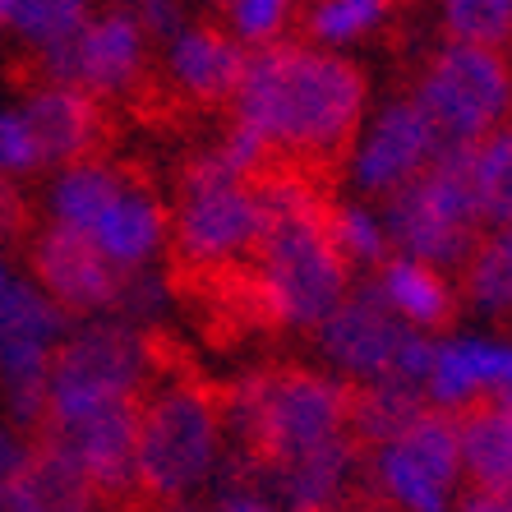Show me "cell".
I'll return each instance as SVG.
<instances>
[{
	"instance_id": "cell-1",
	"label": "cell",
	"mask_w": 512,
	"mask_h": 512,
	"mask_svg": "<svg viewBox=\"0 0 512 512\" xmlns=\"http://www.w3.org/2000/svg\"><path fill=\"white\" fill-rule=\"evenodd\" d=\"M231 120L259 134L282 167H328L370 120V79L351 56L291 37L245 60Z\"/></svg>"
},
{
	"instance_id": "cell-2",
	"label": "cell",
	"mask_w": 512,
	"mask_h": 512,
	"mask_svg": "<svg viewBox=\"0 0 512 512\" xmlns=\"http://www.w3.org/2000/svg\"><path fill=\"white\" fill-rule=\"evenodd\" d=\"M263 199V245L250 268L222 273L231 296L240 300V319L268 328L319 333L351 296V268L337 254L328 231V194L319 190L314 171L277 162L259 180Z\"/></svg>"
},
{
	"instance_id": "cell-3",
	"label": "cell",
	"mask_w": 512,
	"mask_h": 512,
	"mask_svg": "<svg viewBox=\"0 0 512 512\" xmlns=\"http://www.w3.org/2000/svg\"><path fill=\"white\" fill-rule=\"evenodd\" d=\"M227 457L222 393L167 365L139 402V503L153 512L194 508L203 489L222 480Z\"/></svg>"
},
{
	"instance_id": "cell-4",
	"label": "cell",
	"mask_w": 512,
	"mask_h": 512,
	"mask_svg": "<svg viewBox=\"0 0 512 512\" xmlns=\"http://www.w3.org/2000/svg\"><path fill=\"white\" fill-rule=\"evenodd\" d=\"M162 370L167 365L157 360L153 337L134 323L116 319V314L74 323L56 365H51L47 420L79 416V411H97V406L116 402H143V393L153 388Z\"/></svg>"
},
{
	"instance_id": "cell-5",
	"label": "cell",
	"mask_w": 512,
	"mask_h": 512,
	"mask_svg": "<svg viewBox=\"0 0 512 512\" xmlns=\"http://www.w3.org/2000/svg\"><path fill=\"white\" fill-rule=\"evenodd\" d=\"M70 328V314L24 273L0 296V420L28 439H42L47 429L51 365Z\"/></svg>"
},
{
	"instance_id": "cell-6",
	"label": "cell",
	"mask_w": 512,
	"mask_h": 512,
	"mask_svg": "<svg viewBox=\"0 0 512 512\" xmlns=\"http://www.w3.org/2000/svg\"><path fill=\"white\" fill-rule=\"evenodd\" d=\"M383 222L393 236V254L429 263L443 273H462L476 254L485 222L476 213L471 185H466V148H443L439 162L383 203Z\"/></svg>"
},
{
	"instance_id": "cell-7",
	"label": "cell",
	"mask_w": 512,
	"mask_h": 512,
	"mask_svg": "<svg viewBox=\"0 0 512 512\" xmlns=\"http://www.w3.org/2000/svg\"><path fill=\"white\" fill-rule=\"evenodd\" d=\"M328 374L351 388H370V383H402L425 393L429 365H434V346L439 337L411 333L406 323H397L383 310V300L374 296V286L365 282L360 291L337 305V314L314 333Z\"/></svg>"
},
{
	"instance_id": "cell-8",
	"label": "cell",
	"mask_w": 512,
	"mask_h": 512,
	"mask_svg": "<svg viewBox=\"0 0 512 512\" xmlns=\"http://www.w3.org/2000/svg\"><path fill=\"white\" fill-rule=\"evenodd\" d=\"M259 185H222V180L176 176L171 194V263L190 277H222L250 268L263 245Z\"/></svg>"
},
{
	"instance_id": "cell-9",
	"label": "cell",
	"mask_w": 512,
	"mask_h": 512,
	"mask_svg": "<svg viewBox=\"0 0 512 512\" xmlns=\"http://www.w3.org/2000/svg\"><path fill=\"white\" fill-rule=\"evenodd\" d=\"M416 107L429 116L443 148H471L503 130L512 116V65L499 51L443 42L411 84Z\"/></svg>"
},
{
	"instance_id": "cell-10",
	"label": "cell",
	"mask_w": 512,
	"mask_h": 512,
	"mask_svg": "<svg viewBox=\"0 0 512 512\" xmlns=\"http://www.w3.org/2000/svg\"><path fill=\"white\" fill-rule=\"evenodd\" d=\"M153 74L157 42L139 24L134 5H93L88 24L79 28L74 42L47 51V56H33V79L84 88L102 107L139 97Z\"/></svg>"
},
{
	"instance_id": "cell-11",
	"label": "cell",
	"mask_w": 512,
	"mask_h": 512,
	"mask_svg": "<svg viewBox=\"0 0 512 512\" xmlns=\"http://www.w3.org/2000/svg\"><path fill=\"white\" fill-rule=\"evenodd\" d=\"M370 494H379L393 512H457L466 499L462 439L457 416L425 411L397 439L365 453Z\"/></svg>"
},
{
	"instance_id": "cell-12",
	"label": "cell",
	"mask_w": 512,
	"mask_h": 512,
	"mask_svg": "<svg viewBox=\"0 0 512 512\" xmlns=\"http://www.w3.org/2000/svg\"><path fill=\"white\" fill-rule=\"evenodd\" d=\"M42 439L79 471L93 503L102 508L139 503V402H116L47 420Z\"/></svg>"
},
{
	"instance_id": "cell-13",
	"label": "cell",
	"mask_w": 512,
	"mask_h": 512,
	"mask_svg": "<svg viewBox=\"0 0 512 512\" xmlns=\"http://www.w3.org/2000/svg\"><path fill=\"white\" fill-rule=\"evenodd\" d=\"M443 143L429 125V116L416 107V97H388L379 111H370L360 139L346 153V180L356 199H393L406 185H416L434 162H439Z\"/></svg>"
},
{
	"instance_id": "cell-14",
	"label": "cell",
	"mask_w": 512,
	"mask_h": 512,
	"mask_svg": "<svg viewBox=\"0 0 512 512\" xmlns=\"http://www.w3.org/2000/svg\"><path fill=\"white\" fill-rule=\"evenodd\" d=\"M24 268L28 282L42 286L74 323L107 319V314L120 310L125 277L97 254V245L88 236H74V231L42 222L24 250Z\"/></svg>"
},
{
	"instance_id": "cell-15",
	"label": "cell",
	"mask_w": 512,
	"mask_h": 512,
	"mask_svg": "<svg viewBox=\"0 0 512 512\" xmlns=\"http://www.w3.org/2000/svg\"><path fill=\"white\" fill-rule=\"evenodd\" d=\"M245 60H250V51L236 47V37L217 24L213 10H203L157 47V79L185 107L231 111L236 88L245 79Z\"/></svg>"
},
{
	"instance_id": "cell-16",
	"label": "cell",
	"mask_w": 512,
	"mask_h": 512,
	"mask_svg": "<svg viewBox=\"0 0 512 512\" xmlns=\"http://www.w3.org/2000/svg\"><path fill=\"white\" fill-rule=\"evenodd\" d=\"M425 406L443 416H466L476 406H512V342L439 337L425 379Z\"/></svg>"
},
{
	"instance_id": "cell-17",
	"label": "cell",
	"mask_w": 512,
	"mask_h": 512,
	"mask_svg": "<svg viewBox=\"0 0 512 512\" xmlns=\"http://www.w3.org/2000/svg\"><path fill=\"white\" fill-rule=\"evenodd\" d=\"M88 240L120 277L162 268V259L171 254V199L139 171Z\"/></svg>"
},
{
	"instance_id": "cell-18",
	"label": "cell",
	"mask_w": 512,
	"mask_h": 512,
	"mask_svg": "<svg viewBox=\"0 0 512 512\" xmlns=\"http://www.w3.org/2000/svg\"><path fill=\"white\" fill-rule=\"evenodd\" d=\"M19 111L33 125L42 153H47V167H74V162H88V157H102V139H107V107L88 97L84 88L70 84H33L14 97ZM47 171V176H51Z\"/></svg>"
},
{
	"instance_id": "cell-19",
	"label": "cell",
	"mask_w": 512,
	"mask_h": 512,
	"mask_svg": "<svg viewBox=\"0 0 512 512\" xmlns=\"http://www.w3.org/2000/svg\"><path fill=\"white\" fill-rule=\"evenodd\" d=\"M360 471H365V448L346 434V439L328 443V448L300 457V462L273 466V471H250L245 480H227V485L263 489L286 512H337L351 494H360Z\"/></svg>"
},
{
	"instance_id": "cell-20",
	"label": "cell",
	"mask_w": 512,
	"mask_h": 512,
	"mask_svg": "<svg viewBox=\"0 0 512 512\" xmlns=\"http://www.w3.org/2000/svg\"><path fill=\"white\" fill-rule=\"evenodd\" d=\"M134 176L139 171L130 162H116L107 153L51 171L47 185H42V222L60 231H74V236H93L97 222L111 213V203L120 194L130 190Z\"/></svg>"
},
{
	"instance_id": "cell-21",
	"label": "cell",
	"mask_w": 512,
	"mask_h": 512,
	"mask_svg": "<svg viewBox=\"0 0 512 512\" xmlns=\"http://www.w3.org/2000/svg\"><path fill=\"white\" fill-rule=\"evenodd\" d=\"M374 296L383 300V310L393 314L397 323H406L411 333H443L457 314V282L443 268H429V263H416V259H393L383 263L379 273H374Z\"/></svg>"
},
{
	"instance_id": "cell-22",
	"label": "cell",
	"mask_w": 512,
	"mask_h": 512,
	"mask_svg": "<svg viewBox=\"0 0 512 512\" xmlns=\"http://www.w3.org/2000/svg\"><path fill=\"white\" fill-rule=\"evenodd\" d=\"M97 508L88 485L47 439H37L33 457L10 485H0V512H88Z\"/></svg>"
},
{
	"instance_id": "cell-23",
	"label": "cell",
	"mask_w": 512,
	"mask_h": 512,
	"mask_svg": "<svg viewBox=\"0 0 512 512\" xmlns=\"http://www.w3.org/2000/svg\"><path fill=\"white\" fill-rule=\"evenodd\" d=\"M462 439V471L476 494H508L512 499V406H476L457 416Z\"/></svg>"
},
{
	"instance_id": "cell-24",
	"label": "cell",
	"mask_w": 512,
	"mask_h": 512,
	"mask_svg": "<svg viewBox=\"0 0 512 512\" xmlns=\"http://www.w3.org/2000/svg\"><path fill=\"white\" fill-rule=\"evenodd\" d=\"M88 14L93 5L84 0H0V37H14L33 60L74 42Z\"/></svg>"
},
{
	"instance_id": "cell-25",
	"label": "cell",
	"mask_w": 512,
	"mask_h": 512,
	"mask_svg": "<svg viewBox=\"0 0 512 512\" xmlns=\"http://www.w3.org/2000/svg\"><path fill=\"white\" fill-rule=\"evenodd\" d=\"M393 19L388 0H314L300 10V42H310L319 51H337L346 56L351 47L370 42L374 33H383V24Z\"/></svg>"
},
{
	"instance_id": "cell-26",
	"label": "cell",
	"mask_w": 512,
	"mask_h": 512,
	"mask_svg": "<svg viewBox=\"0 0 512 512\" xmlns=\"http://www.w3.org/2000/svg\"><path fill=\"white\" fill-rule=\"evenodd\" d=\"M466 185L485 231L512 227V120L466 148Z\"/></svg>"
},
{
	"instance_id": "cell-27",
	"label": "cell",
	"mask_w": 512,
	"mask_h": 512,
	"mask_svg": "<svg viewBox=\"0 0 512 512\" xmlns=\"http://www.w3.org/2000/svg\"><path fill=\"white\" fill-rule=\"evenodd\" d=\"M425 393L402 388V383H370V388H351V439L370 453L379 443L397 439L425 416Z\"/></svg>"
},
{
	"instance_id": "cell-28",
	"label": "cell",
	"mask_w": 512,
	"mask_h": 512,
	"mask_svg": "<svg viewBox=\"0 0 512 512\" xmlns=\"http://www.w3.org/2000/svg\"><path fill=\"white\" fill-rule=\"evenodd\" d=\"M462 300L485 319H512V227L485 231L462 268Z\"/></svg>"
},
{
	"instance_id": "cell-29",
	"label": "cell",
	"mask_w": 512,
	"mask_h": 512,
	"mask_svg": "<svg viewBox=\"0 0 512 512\" xmlns=\"http://www.w3.org/2000/svg\"><path fill=\"white\" fill-rule=\"evenodd\" d=\"M328 231H333L337 254L346 259V268H374L379 273L383 263L393 259V236H388V222H383V208L370 199H333L328 203Z\"/></svg>"
},
{
	"instance_id": "cell-30",
	"label": "cell",
	"mask_w": 512,
	"mask_h": 512,
	"mask_svg": "<svg viewBox=\"0 0 512 512\" xmlns=\"http://www.w3.org/2000/svg\"><path fill=\"white\" fill-rule=\"evenodd\" d=\"M213 19L236 37V47L254 56V51L291 42V33L300 28V5H291V0H227L213 10Z\"/></svg>"
},
{
	"instance_id": "cell-31",
	"label": "cell",
	"mask_w": 512,
	"mask_h": 512,
	"mask_svg": "<svg viewBox=\"0 0 512 512\" xmlns=\"http://www.w3.org/2000/svg\"><path fill=\"white\" fill-rule=\"evenodd\" d=\"M439 24L448 42L503 56V47H512V0H448L439 10Z\"/></svg>"
},
{
	"instance_id": "cell-32",
	"label": "cell",
	"mask_w": 512,
	"mask_h": 512,
	"mask_svg": "<svg viewBox=\"0 0 512 512\" xmlns=\"http://www.w3.org/2000/svg\"><path fill=\"white\" fill-rule=\"evenodd\" d=\"M47 153L37 143L28 116L19 111V102H0V180H33L47 176Z\"/></svg>"
},
{
	"instance_id": "cell-33",
	"label": "cell",
	"mask_w": 512,
	"mask_h": 512,
	"mask_svg": "<svg viewBox=\"0 0 512 512\" xmlns=\"http://www.w3.org/2000/svg\"><path fill=\"white\" fill-rule=\"evenodd\" d=\"M171 300H176L171 273H167V268H148V273L125 277L116 319H125V323H134V328H143V333H148V328H153V323L171 310Z\"/></svg>"
},
{
	"instance_id": "cell-34",
	"label": "cell",
	"mask_w": 512,
	"mask_h": 512,
	"mask_svg": "<svg viewBox=\"0 0 512 512\" xmlns=\"http://www.w3.org/2000/svg\"><path fill=\"white\" fill-rule=\"evenodd\" d=\"M37 227H42V213H37L33 194L19 180H0V254L10 259L14 250H28Z\"/></svg>"
},
{
	"instance_id": "cell-35",
	"label": "cell",
	"mask_w": 512,
	"mask_h": 512,
	"mask_svg": "<svg viewBox=\"0 0 512 512\" xmlns=\"http://www.w3.org/2000/svg\"><path fill=\"white\" fill-rule=\"evenodd\" d=\"M194 512H286V508L254 485H217L213 494H208V503Z\"/></svg>"
},
{
	"instance_id": "cell-36",
	"label": "cell",
	"mask_w": 512,
	"mask_h": 512,
	"mask_svg": "<svg viewBox=\"0 0 512 512\" xmlns=\"http://www.w3.org/2000/svg\"><path fill=\"white\" fill-rule=\"evenodd\" d=\"M134 10H139V24L148 28V37H153L157 47H162L167 37H176L180 28L194 19V10L176 5V0H143V5H134Z\"/></svg>"
},
{
	"instance_id": "cell-37",
	"label": "cell",
	"mask_w": 512,
	"mask_h": 512,
	"mask_svg": "<svg viewBox=\"0 0 512 512\" xmlns=\"http://www.w3.org/2000/svg\"><path fill=\"white\" fill-rule=\"evenodd\" d=\"M33 448H37V439H28V434H19L14 425L0 420V485H10V480L24 471Z\"/></svg>"
},
{
	"instance_id": "cell-38",
	"label": "cell",
	"mask_w": 512,
	"mask_h": 512,
	"mask_svg": "<svg viewBox=\"0 0 512 512\" xmlns=\"http://www.w3.org/2000/svg\"><path fill=\"white\" fill-rule=\"evenodd\" d=\"M462 512H512V499L508 494H476V489H466Z\"/></svg>"
},
{
	"instance_id": "cell-39",
	"label": "cell",
	"mask_w": 512,
	"mask_h": 512,
	"mask_svg": "<svg viewBox=\"0 0 512 512\" xmlns=\"http://www.w3.org/2000/svg\"><path fill=\"white\" fill-rule=\"evenodd\" d=\"M337 512H393V508H388L379 494H351V499H346Z\"/></svg>"
},
{
	"instance_id": "cell-40",
	"label": "cell",
	"mask_w": 512,
	"mask_h": 512,
	"mask_svg": "<svg viewBox=\"0 0 512 512\" xmlns=\"http://www.w3.org/2000/svg\"><path fill=\"white\" fill-rule=\"evenodd\" d=\"M14 259H5V254H0V296H5V291H10V282H14Z\"/></svg>"
},
{
	"instance_id": "cell-41",
	"label": "cell",
	"mask_w": 512,
	"mask_h": 512,
	"mask_svg": "<svg viewBox=\"0 0 512 512\" xmlns=\"http://www.w3.org/2000/svg\"><path fill=\"white\" fill-rule=\"evenodd\" d=\"M88 512H139V508H102V503H97V508H88Z\"/></svg>"
}]
</instances>
